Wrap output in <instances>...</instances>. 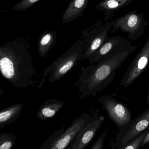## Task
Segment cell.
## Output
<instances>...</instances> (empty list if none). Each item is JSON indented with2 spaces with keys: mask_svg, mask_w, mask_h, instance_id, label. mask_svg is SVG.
<instances>
[{
  "mask_svg": "<svg viewBox=\"0 0 149 149\" xmlns=\"http://www.w3.org/2000/svg\"><path fill=\"white\" fill-rule=\"evenodd\" d=\"M23 103L16 104L1 110L0 111V129H4L18 119L21 115Z\"/></svg>",
  "mask_w": 149,
  "mask_h": 149,
  "instance_id": "obj_15",
  "label": "cell"
},
{
  "mask_svg": "<svg viewBox=\"0 0 149 149\" xmlns=\"http://www.w3.org/2000/svg\"><path fill=\"white\" fill-rule=\"evenodd\" d=\"M148 143H149V129L148 132H147V134H146V136L145 137L143 141L141 147Z\"/></svg>",
  "mask_w": 149,
  "mask_h": 149,
  "instance_id": "obj_21",
  "label": "cell"
},
{
  "mask_svg": "<svg viewBox=\"0 0 149 149\" xmlns=\"http://www.w3.org/2000/svg\"><path fill=\"white\" fill-rule=\"evenodd\" d=\"M57 33L54 31L45 30L39 37L38 50L42 59L45 58L56 43Z\"/></svg>",
  "mask_w": 149,
  "mask_h": 149,
  "instance_id": "obj_16",
  "label": "cell"
},
{
  "mask_svg": "<svg viewBox=\"0 0 149 149\" xmlns=\"http://www.w3.org/2000/svg\"><path fill=\"white\" fill-rule=\"evenodd\" d=\"M109 118L118 129L126 125L132 120L129 108L122 103L117 101L109 95L103 96L98 99Z\"/></svg>",
  "mask_w": 149,
  "mask_h": 149,
  "instance_id": "obj_9",
  "label": "cell"
},
{
  "mask_svg": "<svg viewBox=\"0 0 149 149\" xmlns=\"http://www.w3.org/2000/svg\"><path fill=\"white\" fill-rule=\"evenodd\" d=\"M21 1L14 6L13 10L15 11H22L26 10L33 6L36 3L44 0H14Z\"/></svg>",
  "mask_w": 149,
  "mask_h": 149,
  "instance_id": "obj_19",
  "label": "cell"
},
{
  "mask_svg": "<svg viewBox=\"0 0 149 149\" xmlns=\"http://www.w3.org/2000/svg\"><path fill=\"white\" fill-rule=\"evenodd\" d=\"M16 136L13 133H0V149H11L16 145Z\"/></svg>",
  "mask_w": 149,
  "mask_h": 149,
  "instance_id": "obj_17",
  "label": "cell"
},
{
  "mask_svg": "<svg viewBox=\"0 0 149 149\" xmlns=\"http://www.w3.org/2000/svg\"><path fill=\"white\" fill-rule=\"evenodd\" d=\"M99 109L93 115L83 113L72 121L71 125L65 129L66 124L55 132L40 147V149H64L70 146L80 131L98 116Z\"/></svg>",
  "mask_w": 149,
  "mask_h": 149,
  "instance_id": "obj_4",
  "label": "cell"
},
{
  "mask_svg": "<svg viewBox=\"0 0 149 149\" xmlns=\"http://www.w3.org/2000/svg\"><path fill=\"white\" fill-rule=\"evenodd\" d=\"M149 128V107L127 124L118 129L115 141L110 143L112 149H120Z\"/></svg>",
  "mask_w": 149,
  "mask_h": 149,
  "instance_id": "obj_7",
  "label": "cell"
},
{
  "mask_svg": "<svg viewBox=\"0 0 149 149\" xmlns=\"http://www.w3.org/2000/svg\"><path fill=\"white\" fill-rule=\"evenodd\" d=\"M138 46L110 54L97 63L82 67L74 86L78 88L81 100L95 97L102 92L114 80L116 71Z\"/></svg>",
  "mask_w": 149,
  "mask_h": 149,
  "instance_id": "obj_2",
  "label": "cell"
},
{
  "mask_svg": "<svg viewBox=\"0 0 149 149\" xmlns=\"http://www.w3.org/2000/svg\"><path fill=\"white\" fill-rule=\"evenodd\" d=\"M133 45L127 39L116 35L109 37L97 51L89 59V64H94L110 54L125 50Z\"/></svg>",
  "mask_w": 149,
  "mask_h": 149,
  "instance_id": "obj_10",
  "label": "cell"
},
{
  "mask_svg": "<svg viewBox=\"0 0 149 149\" xmlns=\"http://www.w3.org/2000/svg\"><path fill=\"white\" fill-rule=\"evenodd\" d=\"M97 10L103 12L104 20L111 19L116 12L131 4L133 0H99Z\"/></svg>",
  "mask_w": 149,
  "mask_h": 149,
  "instance_id": "obj_12",
  "label": "cell"
},
{
  "mask_svg": "<svg viewBox=\"0 0 149 149\" xmlns=\"http://www.w3.org/2000/svg\"><path fill=\"white\" fill-rule=\"evenodd\" d=\"M149 129L139 134L137 136L133 139L126 145L121 147L120 149H138L141 147L143 141L148 132Z\"/></svg>",
  "mask_w": 149,
  "mask_h": 149,
  "instance_id": "obj_18",
  "label": "cell"
},
{
  "mask_svg": "<svg viewBox=\"0 0 149 149\" xmlns=\"http://www.w3.org/2000/svg\"><path fill=\"white\" fill-rule=\"evenodd\" d=\"M104 119L105 117L100 115L87 124L77 135L68 149H85L102 125Z\"/></svg>",
  "mask_w": 149,
  "mask_h": 149,
  "instance_id": "obj_11",
  "label": "cell"
},
{
  "mask_svg": "<svg viewBox=\"0 0 149 149\" xmlns=\"http://www.w3.org/2000/svg\"><path fill=\"white\" fill-rule=\"evenodd\" d=\"M149 63V38L121 78L120 85L128 88L141 75Z\"/></svg>",
  "mask_w": 149,
  "mask_h": 149,
  "instance_id": "obj_8",
  "label": "cell"
},
{
  "mask_svg": "<svg viewBox=\"0 0 149 149\" xmlns=\"http://www.w3.org/2000/svg\"><path fill=\"white\" fill-rule=\"evenodd\" d=\"M107 133V130H104L95 143L91 147V149H102L103 147L104 143Z\"/></svg>",
  "mask_w": 149,
  "mask_h": 149,
  "instance_id": "obj_20",
  "label": "cell"
},
{
  "mask_svg": "<svg viewBox=\"0 0 149 149\" xmlns=\"http://www.w3.org/2000/svg\"><path fill=\"white\" fill-rule=\"evenodd\" d=\"M0 70L6 80L19 89L33 85L37 71L28 37L13 39L0 47Z\"/></svg>",
  "mask_w": 149,
  "mask_h": 149,
  "instance_id": "obj_1",
  "label": "cell"
},
{
  "mask_svg": "<svg viewBox=\"0 0 149 149\" xmlns=\"http://www.w3.org/2000/svg\"><path fill=\"white\" fill-rule=\"evenodd\" d=\"M111 31L110 22L102 24L101 21L82 32L84 51L82 60H89L109 38Z\"/></svg>",
  "mask_w": 149,
  "mask_h": 149,
  "instance_id": "obj_5",
  "label": "cell"
},
{
  "mask_svg": "<svg viewBox=\"0 0 149 149\" xmlns=\"http://www.w3.org/2000/svg\"><path fill=\"white\" fill-rule=\"evenodd\" d=\"M111 33L121 31L128 34L131 40H138L145 32L149 25L144 14L134 11L110 22Z\"/></svg>",
  "mask_w": 149,
  "mask_h": 149,
  "instance_id": "obj_6",
  "label": "cell"
},
{
  "mask_svg": "<svg viewBox=\"0 0 149 149\" xmlns=\"http://www.w3.org/2000/svg\"><path fill=\"white\" fill-rule=\"evenodd\" d=\"M83 40L81 37L65 53L44 70L38 89L42 87L47 80L49 83L61 80L72 70L82 60Z\"/></svg>",
  "mask_w": 149,
  "mask_h": 149,
  "instance_id": "obj_3",
  "label": "cell"
},
{
  "mask_svg": "<svg viewBox=\"0 0 149 149\" xmlns=\"http://www.w3.org/2000/svg\"><path fill=\"white\" fill-rule=\"evenodd\" d=\"M146 104H149V88L148 89V95H147V98L146 100Z\"/></svg>",
  "mask_w": 149,
  "mask_h": 149,
  "instance_id": "obj_22",
  "label": "cell"
},
{
  "mask_svg": "<svg viewBox=\"0 0 149 149\" xmlns=\"http://www.w3.org/2000/svg\"><path fill=\"white\" fill-rule=\"evenodd\" d=\"M89 0H71L62 17L63 23L72 22L75 19L82 16L88 7Z\"/></svg>",
  "mask_w": 149,
  "mask_h": 149,
  "instance_id": "obj_13",
  "label": "cell"
},
{
  "mask_svg": "<svg viewBox=\"0 0 149 149\" xmlns=\"http://www.w3.org/2000/svg\"><path fill=\"white\" fill-rule=\"evenodd\" d=\"M65 102L53 98L47 100L41 105L36 113L37 118L46 120L54 117L63 107Z\"/></svg>",
  "mask_w": 149,
  "mask_h": 149,
  "instance_id": "obj_14",
  "label": "cell"
}]
</instances>
